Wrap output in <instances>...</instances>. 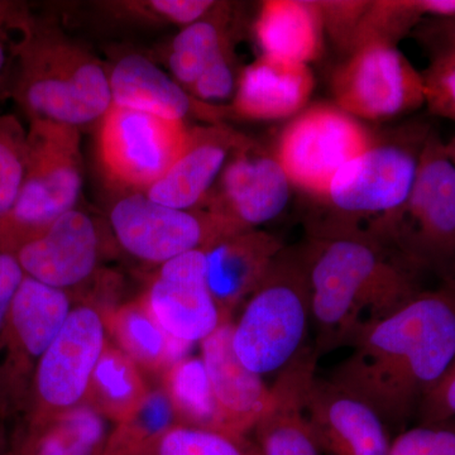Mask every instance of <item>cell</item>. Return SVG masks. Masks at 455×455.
Returning <instances> with one entry per match:
<instances>
[{
	"instance_id": "d6986e66",
	"label": "cell",
	"mask_w": 455,
	"mask_h": 455,
	"mask_svg": "<svg viewBox=\"0 0 455 455\" xmlns=\"http://www.w3.org/2000/svg\"><path fill=\"white\" fill-rule=\"evenodd\" d=\"M250 143L241 133L224 125L194 128L184 154L145 194L169 208L202 209L228 161Z\"/></svg>"
},
{
	"instance_id": "9c48e42d",
	"label": "cell",
	"mask_w": 455,
	"mask_h": 455,
	"mask_svg": "<svg viewBox=\"0 0 455 455\" xmlns=\"http://www.w3.org/2000/svg\"><path fill=\"white\" fill-rule=\"evenodd\" d=\"M191 130L184 121L110 106L100 118L98 155L113 184L146 193L184 154Z\"/></svg>"
},
{
	"instance_id": "5bb4252c",
	"label": "cell",
	"mask_w": 455,
	"mask_h": 455,
	"mask_svg": "<svg viewBox=\"0 0 455 455\" xmlns=\"http://www.w3.org/2000/svg\"><path fill=\"white\" fill-rule=\"evenodd\" d=\"M170 337L202 343L228 320L206 284L205 251H193L160 266L140 296Z\"/></svg>"
},
{
	"instance_id": "d590c367",
	"label": "cell",
	"mask_w": 455,
	"mask_h": 455,
	"mask_svg": "<svg viewBox=\"0 0 455 455\" xmlns=\"http://www.w3.org/2000/svg\"><path fill=\"white\" fill-rule=\"evenodd\" d=\"M215 4L217 3L211 0H154L130 3V5L125 7L128 8L130 14L187 27L208 16Z\"/></svg>"
},
{
	"instance_id": "30bf717a",
	"label": "cell",
	"mask_w": 455,
	"mask_h": 455,
	"mask_svg": "<svg viewBox=\"0 0 455 455\" xmlns=\"http://www.w3.org/2000/svg\"><path fill=\"white\" fill-rule=\"evenodd\" d=\"M372 140L358 119L337 106L315 104L286 125L275 155L292 188L323 197L335 173Z\"/></svg>"
},
{
	"instance_id": "2e32d148",
	"label": "cell",
	"mask_w": 455,
	"mask_h": 455,
	"mask_svg": "<svg viewBox=\"0 0 455 455\" xmlns=\"http://www.w3.org/2000/svg\"><path fill=\"white\" fill-rule=\"evenodd\" d=\"M26 276L71 298L97 275L100 235L85 212H68L16 253Z\"/></svg>"
},
{
	"instance_id": "ac0fdd59",
	"label": "cell",
	"mask_w": 455,
	"mask_h": 455,
	"mask_svg": "<svg viewBox=\"0 0 455 455\" xmlns=\"http://www.w3.org/2000/svg\"><path fill=\"white\" fill-rule=\"evenodd\" d=\"M317 362L313 346L307 344L277 374L269 387L267 409L253 430L260 455L322 453L307 412V394L316 377Z\"/></svg>"
},
{
	"instance_id": "d6a6232c",
	"label": "cell",
	"mask_w": 455,
	"mask_h": 455,
	"mask_svg": "<svg viewBox=\"0 0 455 455\" xmlns=\"http://www.w3.org/2000/svg\"><path fill=\"white\" fill-rule=\"evenodd\" d=\"M26 164L27 132L14 116H0V223L16 205Z\"/></svg>"
},
{
	"instance_id": "8fae6325",
	"label": "cell",
	"mask_w": 455,
	"mask_h": 455,
	"mask_svg": "<svg viewBox=\"0 0 455 455\" xmlns=\"http://www.w3.org/2000/svg\"><path fill=\"white\" fill-rule=\"evenodd\" d=\"M107 341L100 310L85 302L74 307L38 364L25 424L86 403L92 373Z\"/></svg>"
},
{
	"instance_id": "f6af8a7d",
	"label": "cell",
	"mask_w": 455,
	"mask_h": 455,
	"mask_svg": "<svg viewBox=\"0 0 455 455\" xmlns=\"http://www.w3.org/2000/svg\"><path fill=\"white\" fill-rule=\"evenodd\" d=\"M5 9H7V4H2V3H0V20H2L3 14H4Z\"/></svg>"
},
{
	"instance_id": "3957f363",
	"label": "cell",
	"mask_w": 455,
	"mask_h": 455,
	"mask_svg": "<svg viewBox=\"0 0 455 455\" xmlns=\"http://www.w3.org/2000/svg\"><path fill=\"white\" fill-rule=\"evenodd\" d=\"M430 131L427 123H409L344 164L320 199L324 212L310 221L309 236L363 230L364 221L376 232L396 220L411 196Z\"/></svg>"
},
{
	"instance_id": "484cf974",
	"label": "cell",
	"mask_w": 455,
	"mask_h": 455,
	"mask_svg": "<svg viewBox=\"0 0 455 455\" xmlns=\"http://www.w3.org/2000/svg\"><path fill=\"white\" fill-rule=\"evenodd\" d=\"M107 419L89 403L38 423L25 424L14 435L17 455H101Z\"/></svg>"
},
{
	"instance_id": "4316f807",
	"label": "cell",
	"mask_w": 455,
	"mask_h": 455,
	"mask_svg": "<svg viewBox=\"0 0 455 455\" xmlns=\"http://www.w3.org/2000/svg\"><path fill=\"white\" fill-rule=\"evenodd\" d=\"M149 391L142 370L107 341L92 373L86 403L116 425L137 411Z\"/></svg>"
},
{
	"instance_id": "b9f144b4",
	"label": "cell",
	"mask_w": 455,
	"mask_h": 455,
	"mask_svg": "<svg viewBox=\"0 0 455 455\" xmlns=\"http://www.w3.org/2000/svg\"><path fill=\"white\" fill-rule=\"evenodd\" d=\"M421 16L455 18V0H416Z\"/></svg>"
},
{
	"instance_id": "ab89813d",
	"label": "cell",
	"mask_w": 455,
	"mask_h": 455,
	"mask_svg": "<svg viewBox=\"0 0 455 455\" xmlns=\"http://www.w3.org/2000/svg\"><path fill=\"white\" fill-rule=\"evenodd\" d=\"M416 28V36L431 59L455 53V18H429Z\"/></svg>"
},
{
	"instance_id": "d4e9b609",
	"label": "cell",
	"mask_w": 455,
	"mask_h": 455,
	"mask_svg": "<svg viewBox=\"0 0 455 455\" xmlns=\"http://www.w3.org/2000/svg\"><path fill=\"white\" fill-rule=\"evenodd\" d=\"M100 313L114 346L146 372L163 376L167 368L187 357L193 347L170 337L140 298L107 307Z\"/></svg>"
},
{
	"instance_id": "60d3db41",
	"label": "cell",
	"mask_w": 455,
	"mask_h": 455,
	"mask_svg": "<svg viewBox=\"0 0 455 455\" xmlns=\"http://www.w3.org/2000/svg\"><path fill=\"white\" fill-rule=\"evenodd\" d=\"M25 276L16 254L0 251V328Z\"/></svg>"
},
{
	"instance_id": "836d02e7",
	"label": "cell",
	"mask_w": 455,
	"mask_h": 455,
	"mask_svg": "<svg viewBox=\"0 0 455 455\" xmlns=\"http://www.w3.org/2000/svg\"><path fill=\"white\" fill-rule=\"evenodd\" d=\"M423 77L425 106L435 116L455 121V53L433 59Z\"/></svg>"
},
{
	"instance_id": "5b68a950",
	"label": "cell",
	"mask_w": 455,
	"mask_h": 455,
	"mask_svg": "<svg viewBox=\"0 0 455 455\" xmlns=\"http://www.w3.org/2000/svg\"><path fill=\"white\" fill-rule=\"evenodd\" d=\"M311 291L304 245L283 247L233 323L232 346L251 372L280 373L307 346Z\"/></svg>"
},
{
	"instance_id": "ba28073f",
	"label": "cell",
	"mask_w": 455,
	"mask_h": 455,
	"mask_svg": "<svg viewBox=\"0 0 455 455\" xmlns=\"http://www.w3.org/2000/svg\"><path fill=\"white\" fill-rule=\"evenodd\" d=\"M73 307L68 292L23 278L0 328V423L26 418L38 364Z\"/></svg>"
},
{
	"instance_id": "ffe728a7",
	"label": "cell",
	"mask_w": 455,
	"mask_h": 455,
	"mask_svg": "<svg viewBox=\"0 0 455 455\" xmlns=\"http://www.w3.org/2000/svg\"><path fill=\"white\" fill-rule=\"evenodd\" d=\"M233 322L224 323L200 343L204 366L220 409L226 434L247 436L267 409L271 390L262 376L251 372L232 346Z\"/></svg>"
},
{
	"instance_id": "f35d334b",
	"label": "cell",
	"mask_w": 455,
	"mask_h": 455,
	"mask_svg": "<svg viewBox=\"0 0 455 455\" xmlns=\"http://www.w3.org/2000/svg\"><path fill=\"white\" fill-rule=\"evenodd\" d=\"M424 427H442L455 418V355L418 410Z\"/></svg>"
},
{
	"instance_id": "e0dca14e",
	"label": "cell",
	"mask_w": 455,
	"mask_h": 455,
	"mask_svg": "<svg viewBox=\"0 0 455 455\" xmlns=\"http://www.w3.org/2000/svg\"><path fill=\"white\" fill-rule=\"evenodd\" d=\"M307 412L320 451L328 455H388L387 425L363 401L328 379L315 377Z\"/></svg>"
},
{
	"instance_id": "8992f818",
	"label": "cell",
	"mask_w": 455,
	"mask_h": 455,
	"mask_svg": "<svg viewBox=\"0 0 455 455\" xmlns=\"http://www.w3.org/2000/svg\"><path fill=\"white\" fill-rule=\"evenodd\" d=\"M82 185L79 130L44 119L31 121L25 181L13 211L0 223V251L16 254L74 211Z\"/></svg>"
},
{
	"instance_id": "8d00e7d4",
	"label": "cell",
	"mask_w": 455,
	"mask_h": 455,
	"mask_svg": "<svg viewBox=\"0 0 455 455\" xmlns=\"http://www.w3.org/2000/svg\"><path fill=\"white\" fill-rule=\"evenodd\" d=\"M388 455H455V430L420 425L403 431L392 440Z\"/></svg>"
},
{
	"instance_id": "7bdbcfd3",
	"label": "cell",
	"mask_w": 455,
	"mask_h": 455,
	"mask_svg": "<svg viewBox=\"0 0 455 455\" xmlns=\"http://www.w3.org/2000/svg\"><path fill=\"white\" fill-rule=\"evenodd\" d=\"M0 455H17L14 438L8 440L3 434H0Z\"/></svg>"
},
{
	"instance_id": "7a4b0ae2",
	"label": "cell",
	"mask_w": 455,
	"mask_h": 455,
	"mask_svg": "<svg viewBox=\"0 0 455 455\" xmlns=\"http://www.w3.org/2000/svg\"><path fill=\"white\" fill-rule=\"evenodd\" d=\"M302 245L317 359L352 347L364 329L421 291L418 269L367 230L307 236Z\"/></svg>"
},
{
	"instance_id": "6da1fadb",
	"label": "cell",
	"mask_w": 455,
	"mask_h": 455,
	"mask_svg": "<svg viewBox=\"0 0 455 455\" xmlns=\"http://www.w3.org/2000/svg\"><path fill=\"white\" fill-rule=\"evenodd\" d=\"M328 379L403 427L455 355V283L421 290L364 329Z\"/></svg>"
},
{
	"instance_id": "1f68e13d",
	"label": "cell",
	"mask_w": 455,
	"mask_h": 455,
	"mask_svg": "<svg viewBox=\"0 0 455 455\" xmlns=\"http://www.w3.org/2000/svg\"><path fill=\"white\" fill-rule=\"evenodd\" d=\"M148 455H260L247 436L175 424Z\"/></svg>"
},
{
	"instance_id": "44dd1931",
	"label": "cell",
	"mask_w": 455,
	"mask_h": 455,
	"mask_svg": "<svg viewBox=\"0 0 455 455\" xmlns=\"http://www.w3.org/2000/svg\"><path fill=\"white\" fill-rule=\"evenodd\" d=\"M283 242L265 230L227 236L205 250L206 284L228 320L259 289Z\"/></svg>"
},
{
	"instance_id": "7c38bea8",
	"label": "cell",
	"mask_w": 455,
	"mask_h": 455,
	"mask_svg": "<svg viewBox=\"0 0 455 455\" xmlns=\"http://www.w3.org/2000/svg\"><path fill=\"white\" fill-rule=\"evenodd\" d=\"M110 224L125 252L160 266L181 254L208 250L221 239L242 233L214 212L169 208L155 203L145 193L131 194L114 204Z\"/></svg>"
},
{
	"instance_id": "4dcf8cb0",
	"label": "cell",
	"mask_w": 455,
	"mask_h": 455,
	"mask_svg": "<svg viewBox=\"0 0 455 455\" xmlns=\"http://www.w3.org/2000/svg\"><path fill=\"white\" fill-rule=\"evenodd\" d=\"M423 20L416 0H376L368 3L350 53L372 44H396ZM349 53V55H350Z\"/></svg>"
},
{
	"instance_id": "52a82bcc",
	"label": "cell",
	"mask_w": 455,
	"mask_h": 455,
	"mask_svg": "<svg viewBox=\"0 0 455 455\" xmlns=\"http://www.w3.org/2000/svg\"><path fill=\"white\" fill-rule=\"evenodd\" d=\"M431 130L411 196L396 220L374 232L415 269L451 278L455 267V166Z\"/></svg>"
},
{
	"instance_id": "603a6c76",
	"label": "cell",
	"mask_w": 455,
	"mask_h": 455,
	"mask_svg": "<svg viewBox=\"0 0 455 455\" xmlns=\"http://www.w3.org/2000/svg\"><path fill=\"white\" fill-rule=\"evenodd\" d=\"M314 88L315 79L309 65L260 57L239 75L233 110L254 121L296 116L309 103Z\"/></svg>"
},
{
	"instance_id": "e575fe53",
	"label": "cell",
	"mask_w": 455,
	"mask_h": 455,
	"mask_svg": "<svg viewBox=\"0 0 455 455\" xmlns=\"http://www.w3.org/2000/svg\"><path fill=\"white\" fill-rule=\"evenodd\" d=\"M368 3L363 0L317 2L324 32L328 33L335 46L346 51L348 55Z\"/></svg>"
},
{
	"instance_id": "f546056e",
	"label": "cell",
	"mask_w": 455,
	"mask_h": 455,
	"mask_svg": "<svg viewBox=\"0 0 455 455\" xmlns=\"http://www.w3.org/2000/svg\"><path fill=\"white\" fill-rule=\"evenodd\" d=\"M175 424L166 392L163 387L152 388L137 411L110 431L101 455H148Z\"/></svg>"
},
{
	"instance_id": "9a60e30c",
	"label": "cell",
	"mask_w": 455,
	"mask_h": 455,
	"mask_svg": "<svg viewBox=\"0 0 455 455\" xmlns=\"http://www.w3.org/2000/svg\"><path fill=\"white\" fill-rule=\"evenodd\" d=\"M214 188L202 209L245 232L276 220L290 202L292 184L276 155L251 142L228 161Z\"/></svg>"
},
{
	"instance_id": "277c9868",
	"label": "cell",
	"mask_w": 455,
	"mask_h": 455,
	"mask_svg": "<svg viewBox=\"0 0 455 455\" xmlns=\"http://www.w3.org/2000/svg\"><path fill=\"white\" fill-rule=\"evenodd\" d=\"M14 98L29 121L80 127L112 106L109 77L100 62L60 33L29 20L14 47Z\"/></svg>"
},
{
	"instance_id": "cb8c5ba5",
	"label": "cell",
	"mask_w": 455,
	"mask_h": 455,
	"mask_svg": "<svg viewBox=\"0 0 455 455\" xmlns=\"http://www.w3.org/2000/svg\"><path fill=\"white\" fill-rule=\"evenodd\" d=\"M324 26L317 2L268 0L254 23L262 57L287 64L309 65L322 55Z\"/></svg>"
},
{
	"instance_id": "7402d4cb",
	"label": "cell",
	"mask_w": 455,
	"mask_h": 455,
	"mask_svg": "<svg viewBox=\"0 0 455 455\" xmlns=\"http://www.w3.org/2000/svg\"><path fill=\"white\" fill-rule=\"evenodd\" d=\"M108 77L114 106L173 121L197 116L217 123L223 116L220 108L197 100L184 86L143 56L123 57Z\"/></svg>"
},
{
	"instance_id": "74e56055",
	"label": "cell",
	"mask_w": 455,
	"mask_h": 455,
	"mask_svg": "<svg viewBox=\"0 0 455 455\" xmlns=\"http://www.w3.org/2000/svg\"><path fill=\"white\" fill-rule=\"evenodd\" d=\"M236 83L238 77L235 76L232 51H229L209 66L188 92L197 100L212 104L235 95Z\"/></svg>"
},
{
	"instance_id": "83f0119b",
	"label": "cell",
	"mask_w": 455,
	"mask_h": 455,
	"mask_svg": "<svg viewBox=\"0 0 455 455\" xmlns=\"http://www.w3.org/2000/svg\"><path fill=\"white\" fill-rule=\"evenodd\" d=\"M161 377L176 424L226 434L202 358L187 355Z\"/></svg>"
},
{
	"instance_id": "f1b7e54d",
	"label": "cell",
	"mask_w": 455,
	"mask_h": 455,
	"mask_svg": "<svg viewBox=\"0 0 455 455\" xmlns=\"http://www.w3.org/2000/svg\"><path fill=\"white\" fill-rule=\"evenodd\" d=\"M214 9L203 20L184 27L171 44V71L176 82L187 90L209 66L224 53L232 51L228 31L229 17L226 7H220L217 11Z\"/></svg>"
},
{
	"instance_id": "ee69618b",
	"label": "cell",
	"mask_w": 455,
	"mask_h": 455,
	"mask_svg": "<svg viewBox=\"0 0 455 455\" xmlns=\"http://www.w3.org/2000/svg\"><path fill=\"white\" fill-rule=\"evenodd\" d=\"M445 146V152H447V156L449 157V160L451 161V164L455 166V136L453 139L449 140V142L444 143Z\"/></svg>"
},
{
	"instance_id": "4fadbf2b",
	"label": "cell",
	"mask_w": 455,
	"mask_h": 455,
	"mask_svg": "<svg viewBox=\"0 0 455 455\" xmlns=\"http://www.w3.org/2000/svg\"><path fill=\"white\" fill-rule=\"evenodd\" d=\"M331 90L335 106L358 121H388L425 106L423 74L396 44H367L350 53L335 70Z\"/></svg>"
}]
</instances>
